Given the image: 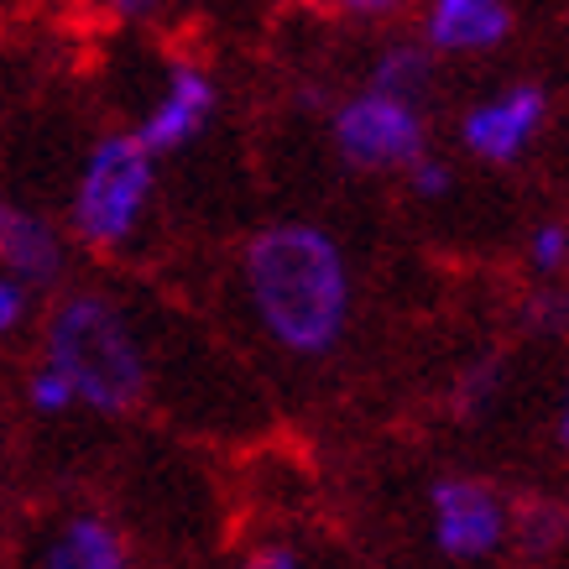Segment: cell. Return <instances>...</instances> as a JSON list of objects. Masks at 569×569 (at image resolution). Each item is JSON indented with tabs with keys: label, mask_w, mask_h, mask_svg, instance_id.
Wrapping results in <instances>:
<instances>
[{
	"label": "cell",
	"mask_w": 569,
	"mask_h": 569,
	"mask_svg": "<svg viewBox=\"0 0 569 569\" xmlns=\"http://www.w3.org/2000/svg\"><path fill=\"white\" fill-rule=\"evenodd\" d=\"M335 6H346L350 17H397L408 0H335Z\"/></svg>",
	"instance_id": "44dd1931"
},
{
	"label": "cell",
	"mask_w": 569,
	"mask_h": 569,
	"mask_svg": "<svg viewBox=\"0 0 569 569\" xmlns=\"http://www.w3.org/2000/svg\"><path fill=\"white\" fill-rule=\"evenodd\" d=\"M553 433H559V445L569 449V381H565V397H559V418H553Z\"/></svg>",
	"instance_id": "7402d4cb"
},
{
	"label": "cell",
	"mask_w": 569,
	"mask_h": 569,
	"mask_svg": "<svg viewBox=\"0 0 569 569\" xmlns=\"http://www.w3.org/2000/svg\"><path fill=\"white\" fill-rule=\"evenodd\" d=\"M528 565H549L569 549V512L559 501H522L512 507V543Z\"/></svg>",
	"instance_id": "7c38bea8"
},
{
	"label": "cell",
	"mask_w": 569,
	"mask_h": 569,
	"mask_svg": "<svg viewBox=\"0 0 569 569\" xmlns=\"http://www.w3.org/2000/svg\"><path fill=\"white\" fill-rule=\"evenodd\" d=\"M6 209H11V204H6V199H0V220H6Z\"/></svg>",
	"instance_id": "603a6c76"
},
{
	"label": "cell",
	"mask_w": 569,
	"mask_h": 569,
	"mask_svg": "<svg viewBox=\"0 0 569 569\" xmlns=\"http://www.w3.org/2000/svg\"><path fill=\"white\" fill-rule=\"evenodd\" d=\"M214 116H220V79L204 63L183 58V63L162 73V84H157V94L147 100V110H141V121L131 131L152 157H173L189 152L193 141L214 126Z\"/></svg>",
	"instance_id": "52a82bcc"
},
{
	"label": "cell",
	"mask_w": 569,
	"mask_h": 569,
	"mask_svg": "<svg viewBox=\"0 0 569 569\" xmlns=\"http://www.w3.org/2000/svg\"><path fill=\"white\" fill-rule=\"evenodd\" d=\"M0 272L21 277L27 288H52L69 272V230H58L48 214L37 209H6L0 220Z\"/></svg>",
	"instance_id": "30bf717a"
},
{
	"label": "cell",
	"mask_w": 569,
	"mask_h": 569,
	"mask_svg": "<svg viewBox=\"0 0 569 569\" xmlns=\"http://www.w3.org/2000/svg\"><path fill=\"white\" fill-rule=\"evenodd\" d=\"M402 183H408V193H413L418 204H445L449 193H455V168H449L445 157L429 147L418 162L402 168Z\"/></svg>",
	"instance_id": "2e32d148"
},
{
	"label": "cell",
	"mask_w": 569,
	"mask_h": 569,
	"mask_svg": "<svg viewBox=\"0 0 569 569\" xmlns=\"http://www.w3.org/2000/svg\"><path fill=\"white\" fill-rule=\"evenodd\" d=\"M518 27L512 0H423L418 42L433 58H486Z\"/></svg>",
	"instance_id": "9c48e42d"
},
{
	"label": "cell",
	"mask_w": 569,
	"mask_h": 569,
	"mask_svg": "<svg viewBox=\"0 0 569 569\" xmlns=\"http://www.w3.org/2000/svg\"><path fill=\"white\" fill-rule=\"evenodd\" d=\"M329 147L350 173H402L429 152V110L361 84L329 110Z\"/></svg>",
	"instance_id": "277c9868"
},
{
	"label": "cell",
	"mask_w": 569,
	"mask_h": 569,
	"mask_svg": "<svg viewBox=\"0 0 569 569\" xmlns=\"http://www.w3.org/2000/svg\"><path fill=\"white\" fill-rule=\"evenodd\" d=\"M501 392V366L497 361H476L460 371V381H455V418H481L491 402H497Z\"/></svg>",
	"instance_id": "9a60e30c"
},
{
	"label": "cell",
	"mask_w": 569,
	"mask_h": 569,
	"mask_svg": "<svg viewBox=\"0 0 569 569\" xmlns=\"http://www.w3.org/2000/svg\"><path fill=\"white\" fill-rule=\"evenodd\" d=\"M157 204V157L137 131H104L84 152L69 189V241L116 257L141 241Z\"/></svg>",
	"instance_id": "3957f363"
},
{
	"label": "cell",
	"mask_w": 569,
	"mask_h": 569,
	"mask_svg": "<svg viewBox=\"0 0 569 569\" xmlns=\"http://www.w3.org/2000/svg\"><path fill=\"white\" fill-rule=\"evenodd\" d=\"M32 313H37V288H27L11 272H0V340L21 335V329L32 325Z\"/></svg>",
	"instance_id": "e0dca14e"
},
{
	"label": "cell",
	"mask_w": 569,
	"mask_h": 569,
	"mask_svg": "<svg viewBox=\"0 0 569 569\" xmlns=\"http://www.w3.org/2000/svg\"><path fill=\"white\" fill-rule=\"evenodd\" d=\"M543 126H549V89L522 79L470 104L460 116V147L486 168H512L538 147Z\"/></svg>",
	"instance_id": "8992f818"
},
{
	"label": "cell",
	"mask_w": 569,
	"mask_h": 569,
	"mask_svg": "<svg viewBox=\"0 0 569 569\" xmlns=\"http://www.w3.org/2000/svg\"><path fill=\"white\" fill-rule=\"evenodd\" d=\"M42 361L58 366L79 408L100 418H126L157 387L152 346L137 313L104 288H69L42 319Z\"/></svg>",
	"instance_id": "7a4b0ae2"
},
{
	"label": "cell",
	"mask_w": 569,
	"mask_h": 569,
	"mask_svg": "<svg viewBox=\"0 0 569 569\" xmlns=\"http://www.w3.org/2000/svg\"><path fill=\"white\" fill-rule=\"evenodd\" d=\"M522 257H528V272L538 282H559L569 272V224L565 220H538L528 230V246H522Z\"/></svg>",
	"instance_id": "4fadbf2b"
},
{
	"label": "cell",
	"mask_w": 569,
	"mask_h": 569,
	"mask_svg": "<svg viewBox=\"0 0 569 569\" xmlns=\"http://www.w3.org/2000/svg\"><path fill=\"white\" fill-rule=\"evenodd\" d=\"M528 319L538 329H569V293L559 282H538L533 303H528Z\"/></svg>",
	"instance_id": "d6986e66"
},
{
	"label": "cell",
	"mask_w": 569,
	"mask_h": 569,
	"mask_svg": "<svg viewBox=\"0 0 569 569\" xmlns=\"http://www.w3.org/2000/svg\"><path fill=\"white\" fill-rule=\"evenodd\" d=\"M230 569H313V565L303 559V549H293V543L272 538V543H257L251 553H241Z\"/></svg>",
	"instance_id": "ac0fdd59"
},
{
	"label": "cell",
	"mask_w": 569,
	"mask_h": 569,
	"mask_svg": "<svg viewBox=\"0 0 569 569\" xmlns=\"http://www.w3.org/2000/svg\"><path fill=\"white\" fill-rule=\"evenodd\" d=\"M94 6H100L110 21H152L168 0H94Z\"/></svg>",
	"instance_id": "ffe728a7"
},
{
	"label": "cell",
	"mask_w": 569,
	"mask_h": 569,
	"mask_svg": "<svg viewBox=\"0 0 569 569\" xmlns=\"http://www.w3.org/2000/svg\"><path fill=\"white\" fill-rule=\"evenodd\" d=\"M21 569H137V553L126 528L100 507H63L27 538Z\"/></svg>",
	"instance_id": "ba28073f"
},
{
	"label": "cell",
	"mask_w": 569,
	"mask_h": 569,
	"mask_svg": "<svg viewBox=\"0 0 569 569\" xmlns=\"http://www.w3.org/2000/svg\"><path fill=\"white\" fill-rule=\"evenodd\" d=\"M429 543L449 565H486L512 543V501L481 476H439L429 486Z\"/></svg>",
	"instance_id": "5b68a950"
},
{
	"label": "cell",
	"mask_w": 569,
	"mask_h": 569,
	"mask_svg": "<svg viewBox=\"0 0 569 569\" xmlns=\"http://www.w3.org/2000/svg\"><path fill=\"white\" fill-rule=\"evenodd\" d=\"M27 408H32L37 418H69L73 408H79V397H73V387L63 381L58 366L37 361L32 371H27Z\"/></svg>",
	"instance_id": "5bb4252c"
},
{
	"label": "cell",
	"mask_w": 569,
	"mask_h": 569,
	"mask_svg": "<svg viewBox=\"0 0 569 569\" xmlns=\"http://www.w3.org/2000/svg\"><path fill=\"white\" fill-rule=\"evenodd\" d=\"M257 335L288 361H325L346 346L356 319V267L335 230L277 220L251 230L236 261Z\"/></svg>",
	"instance_id": "6da1fadb"
},
{
	"label": "cell",
	"mask_w": 569,
	"mask_h": 569,
	"mask_svg": "<svg viewBox=\"0 0 569 569\" xmlns=\"http://www.w3.org/2000/svg\"><path fill=\"white\" fill-rule=\"evenodd\" d=\"M433 58L418 37H397V42H381L377 58H371V69H366V84L381 89V94H397V100H429L433 89Z\"/></svg>",
	"instance_id": "8fae6325"
}]
</instances>
